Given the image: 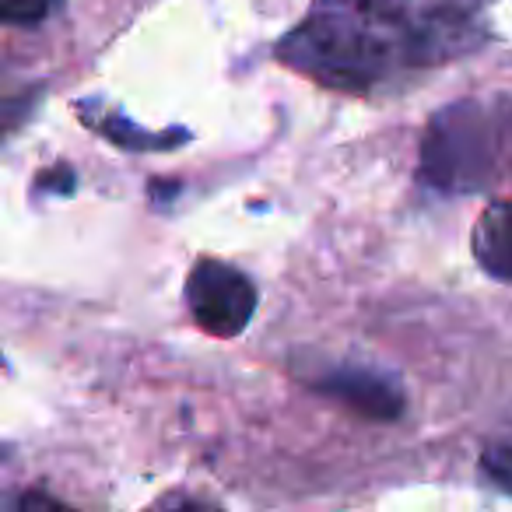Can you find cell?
Instances as JSON below:
<instances>
[{
  "label": "cell",
  "instance_id": "cell-1",
  "mask_svg": "<svg viewBox=\"0 0 512 512\" xmlns=\"http://www.w3.org/2000/svg\"><path fill=\"white\" fill-rule=\"evenodd\" d=\"M418 0H313L274 57L330 92L365 95L411 67Z\"/></svg>",
  "mask_w": 512,
  "mask_h": 512
},
{
  "label": "cell",
  "instance_id": "cell-2",
  "mask_svg": "<svg viewBox=\"0 0 512 512\" xmlns=\"http://www.w3.org/2000/svg\"><path fill=\"white\" fill-rule=\"evenodd\" d=\"M512 137V102L460 99L428 120L418 144V183L442 197H470L491 186Z\"/></svg>",
  "mask_w": 512,
  "mask_h": 512
},
{
  "label": "cell",
  "instance_id": "cell-3",
  "mask_svg": "<svg viewBox=\"0 0 512 512\" xmlns=\"http://www.w3.org/2000/svg\"><path fill=\"white\" fill-rule=\"evenodd\" d=\"M183 299L193 323L218 341L239 337L253 323L256 306H260V292H256L253 278L242 274L235 264L214 260V256H200L190 267Z\"/></svg>",
  "mask_w": 512,
  "mask_h": 512
},
{
  "label": "cell",
  "instance_id": "cell-4",
  "mask_svg": "<svg viewBox=\"0 0 512 512\" xmlns=\"http://www.w3.org/2000/svg\"><path fill=\"white\" fill-rule=\"evenodd\" d=\"M295 376L313 393L327 400H337L341 407L355 411L365 421H397L407 407V393L400 386L397 372L379 369L372 362H351V358H330V362L299 365Z\"/></svg>",
  "mask_w": 512,
  "mask_h": 512
},
{
  "label": "cell",
  "instance_id": "cell-5",
  "mask_svg": "<svg viewBox=\"0 0 512 512\" xmlns=\"http://www.w3.org/2000/svg\"><path fill=\"white\" fill-rule=\"evenodd\" d=\"M495 0H418L411 67H439L491 43L488 8Z\"/></svg>",
  "mask_w": 512,
  "mask_h": 512
},
{
  "label": "cell",
  "instance_id": "cell-6",
  "mask_svg": "<svg viewBox=\"0 0 512 512\" xmlns=\"http://www.w3.org/2000/svg\"><path fill=\"white\" fill-rule=\"evenodd\" d=\"M78 116L88 130L102 137V141L116 144L123 151H176L179 144L190 141V130L186 127H169V130H144L137 123H130L127 113L113 109L109 102L102 99H88V102H78Z\"/></svg>",
  "mask_w": 512,
  "mask_h": 512
},
{
  "label": "cell",
  "instance_id": "cell-7",
  "mask_svg": "<svg viewBox=\"0 0 512 512\" xmlns=\"http://www.w3.org/2000/svg\"><path fill=\"white\" fill-rule=\"evenodd\" d=\"M474 256L495 281L512 285V200L491 204L474 225Z\"/></svg>",
  "mask_w": 512,
  "mask_h": 512
},
{
  "label": "cell",
  "instance_id": "cell-8",
  "mask_svg": "<svg viewBox=\"0 0 512 512\" xmlns=\"http://www.w3.org/2000/svg\"><path fill=\"white\" fill-rule=\"evenodd\" d=\"M481 474L495 484L498 491L512 495V411L495 425L481 449Z\"/></svg>",
  "mask_w": 512,
  "mask_h": 512
},
{
  "label": "cell",
  "instance_id": "cell-9",
  "mask_svg": "<svg viewBox=\"0 0 512 512\" xmlns=\"http://www.w3.org/2000/svg\"><path fill=\"white\" fill-rule=\"evenodd\" d=\"M60 8H64V0H0V18L11 29H36V25L50 22Z\"/></svg>",
  "mask_w": 512,
  "mask_h": 512
}]
</instances>
